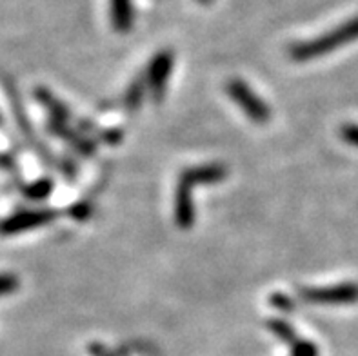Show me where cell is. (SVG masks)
<instances>
[{"label": "cell", "mask_w": 358, "mask_h": 356, "mask_svg": "<svg viewBox=\"0 0 358 356\" xmlns=\"http://www.w3.org/2000/svg\"><path fill=\"white\" fill-rule=\"evenodd\" d=\"M173 69V53L171 51H160L155 55V59L151 60L148 73H145V82L151 90V95L157 100L162 99L166 84L169 80Z\"/></svg>", "instance_id": "277c9868"}, {"label": "cell", "mask_w": 358, "mask_h": 356, "mask_svg": "<svg viewBox=\"0 0 358 356\" xmlns=\"http://www.w3.org/2000/svg\"><path fill=\"white\" fill-rule=\"evenodd\" d=\"M57 218V213L41 209V211H24L17 213L11 218H6L0 224V233L4 235H15V233H22V231L33 229V227H42L50 224L51 220Z\"/></svg>", "instance_id": "5b68a950"}, {"label": "cell", "mask_w": 358, "mask_h": 356, "mask_svg": "<svg viewBox=\"0 0 358 356\" xmlns=\"http://www.w3.org/2000/svg\"><path fill=\"white\" fill-rule=\"evenodd\" d=\"M200 2H211V0H200Z\"/></svg>", "instance_id": "2e32d148"}, {"label": "cell", "mask_w": 358, "mask_h": 356, "mask_svg": "<svg viewBox=\"0 0 358 356\" xmlns=\"http://www.w3.org/2000/svg\"><path fill=\"white\" fill-rule=\"evenodd\" d=\"M175 222L180 229H189L195 222V209H193V197L191 187L178 180L177 194H175Z\"/></svg>", "instance_id": "52a82bcc"}, {"label": "cell", "mask_w": 358, "mask_h": 356, "mask_svg": "<svg viewBox=\"0 0 358 356\" xmlns=\"http://www.w3.org/2000/svg\"><path fill=\"white\" fill-rule=\"evenodd\" d=\"M111 24L117 31L126 33L133 26L131 0H111Z\"/></svg>", "instance_id": "ba28073f"}, {"label": "cell", "mask_w": 358, "mask_h": 356, "mask_svg": "<svg viewBox=\"0 0 358 356\" xmlns=\"http://www.w3.org/2000/svg\"><path fill=\"white\" fill-rule=\"evenodd\" d=\"M355 41H358V17L350 18L348 22L336 26L335 29L317 36L313 41L296 42V44L291 45L289 55L291 59L296 60V62H306V60L318 59V57L333 53L336 48L351 44Z\"/></svg>", "instance_id": "6da1fadb"}, {"label": "cell", "mask_w": 358, "mask_h": 356, "mask_svg": "<svg viewBox=\"0 0 358 356\" xmlns=\"http://www.w3.org/2000/svg\"><path fill=\"white\" fill-rule=\"evenodd\" d=\"M69 213H71L75 218H84V217H87L90 209H87V206H84V204H82V206H75V208H73Z\"/></svg>", "instance_id": "9a60e30c"}, {"label": "cell", "mask_w": 358, "mask_h": 356, "mask_svg": "<svg viewBox=\"0 0 358 356\" xmlns=\"http://www.w3.org/2000/svg\"><path fill=\"white\" fill-rule=\"evenodd\" d=\"M271 304L277 307L278 311H293V302H291V298L286 297V294H273Z\"/></svg>", "instance_id": "5bb4252c"}, {"label": "cell", "mask_w": 358, "mask_h": 356, "mask_svg": "<svg viewBox=\"0 0 358 356\" xmlns=\"http://www.w3.org/2000/svg\"><path fill=\"white\" fill-rule=\"evenodd\" d=\"M227 175V169L220 164H206V166L189 167L180 175V182L187 184L193 190L195 185L218 184Z\"/></svg>", "instance_id": "8992f818"}, {"label": "cell", "mask_w": 358, "mask_h": 356, "mask_svg": "<svg viewBox=\"0 0 358 356\" xmlns=\"http://www.w3.org/2000/svg\"><path fill=\"white\" fill-rule=\"evenodd\" d=\"M341 133H342V138H344L348 144L358 148V126L357 124H345V126L341 129Z\"/></svg>", "instance_id": "4fadbf2b"}, {"label": "cell", "mask_w": 358, "mask_h": 356, "mask_svg": "<svg viewBox=\"0 0 358 356\" xmlns=\"http://www.w3.org/2000/svg\"><path fill=\"white\" fill-rule=\"evenodd\" d=\"M268 325H269V329H271L273 333L277 334V336L282 340V342H286L287 346H293V343H295L296 340H299V336H296L295 329H293V327H291V325L287 324V322H284V320H271Z\"/></svg>", "instance_id": "9c48e42d"}, {"label": "cell", "mask_w": 358, "mask_h": 356, "mask_svg": "<svg viewBox=\"0 0 358 356\" xmlns=\"http://www.w3.org/2000/svg\"><path fill=\"white\" fill-rule=\"evenodd\" d=\"M302 298L306 302L329 304V306H342V304L358 302V284H338L331 287H304Z\"/></svg>", "instance_id": "3957f363"}, {"label": "cell", "mask_w": 358, "mask_h": 356, "mask_svg": "<svg viewBox=\"0 0 358 356\" xmlns=\"http://www.w3.org/2000/svg\"><path fill=\"white\" fill-rule=\"evenodd\" d=\"M291 348V356H318V349L315 343L308 342V340L299 339Z\"/></svg>", "instance_id": "7c38bea8"}, {"label": "cell", "mask_w": 358, "mask_h": 356, "mask_svg": "<svg viewBox=\"0 0 358 356\" xmlns=\"http://www.w3.org/2000/svg\"><path fill=\"white\" fill-rule=\"evenodd\" d=\"M51 190H53V182L42 178V180H36L35 184L27 185L26 197H29L31 200H42L51 193Z\"/></svg>", "instance_id": "30bf717a"}, {"label": "cell", "mask_w": 358, "mask_h": 356, "mask_svg": "<svg viewBox=\"0 0 358 356\" xmlns=\"http://www.w3.org/2000/svg\"><path fill=\"white\" fill-rule=\"evenodd\" d=\"M227 95L231 97L233 102H235V104L238 106L255 124H266V122L271 118V109L268 108V104H266L260 97L255 95L253 90H251L244 80L233 78V80L227 82Z\"/></svg>", "instance_id": "7a4b0ae2"}, {"label": "cell", "mask_w": 358, "mask_h": 356, "mask_svg": "<svg viewBox=\"0 0 358 356\" xmlns=\"http://www.w3.org/2000/svg\"><path fill=\"white\" fill-rule=\"evenodd\" d=\"M145 78L144 80H135L131 84V87L127 90V95H126V106L129 109H135L136 106L141 104L142 95H144V87H145Z\"/></svg>", "instance_id": "8fae6325"}]
</instances>
